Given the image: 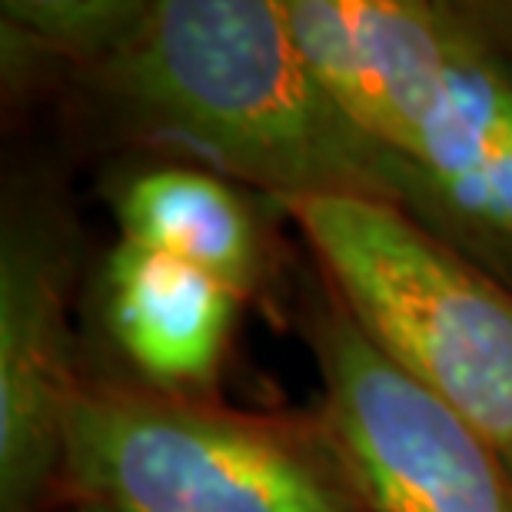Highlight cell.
Masks as SVG:
<instances>
[{
  "label": "cell",
  "mask_w": 512,
  "mask_h": 512,
  "mask_svg": "<svg viewBox=\"0 0 512 512\" xmlns=\"http://www.w3.org/2000/svg\"><path fill=\"white\" fill-rule=\"evenodd\" d=\"M124 240L177 256L217 276L233 293L260 280L263 243L247 203L227 183L200 170H150L117 197Z\"/></svg>",
  "instance_id": "ba28073f"
},
{
  "label": "cell",
  "mask_w": 512,
  "mask_h": 512,
  "mask_svg": "<svg viewBox=\"0 0 512 512\" xmlns=\"http://www.w3.org/2000/svg\"><path fill=\"white\" fill-rule=\"evenodd\" d=\"M67 270L40 230L7 227L0 247V512H30L60 469L70 376Z\"/></svg>",
  "instance_id": "8992f818"
},
{
  "label": "cell",
  "mask_w": 512,
  "mask_h": 512,
  "mask_svg": "<svg viewBox=\"0 0 512 512\" xmlns=\"http://www.w3.org/2000/svg\"><path fill=\"white\" fill-rule=\"evenodd\" d=\"M336 107L406 170L413 200L512 247V70L466 14L419 0H286Z\"/></svg>",
  "instance_id": "7a4b0ae2"
},
{
  "label": "cell",
  "mask_w": 512,
  "mask_h": 512,
  "mask_svg": "<svg viewBox=\"0 0 512 512\" xmlns=\"http://www.w3.org/2000/svg\"><path fill=\"white\" fill-rule=\"evenodd\" d=\"M140 7L117 0H17L4 4V27H14L34 47L94 67L124 40Z\"/></svg>",
  "instance_id": "9c48e42d"
},
{
  "label": "cell",
  "mask_w": 512,
  "mask_h": 512,
  "mask_svg": "<svg viewBox=\"0 0 512 512\" xmlns=\"http://www.w3.org/2000/svg\"><path fill=\"white\" fill-rule=\"evenodd\" d=\"M240 293L177 256L120 240L107 263L117 343L160 383H203L227 350Z\"/></svg>",
  "instance_id": "52a82bcc"
},
{
  "label": "cell",
  "mask_w": 512,
  "mask_h": 512,
  "mask_svg": "<svg viewBox=\"0 0 512 512\" xmlns=\"http://www.w3.org/2000/svg\"><path fill=\"white\" fill-rule=\"evenodd\" d=\"M94 74L143 127L280 203L413 200L406 170L310 74L286 0H153Z\"/></svg>",
  "instance_id": "6da1fadb"
},
{
  "label": "cell",
  "mask_w": 512,
  "mask_h": 512,
  "mask_svg": "<svg viewBox=\"0 0 512 512\" xmlns=\"http://www.w3.org/2000/svg\"><path fill=\"white\" fill-rule=\"evenodd\" d=\"M283 210L376 350L512 466V296L396 203L303 197Z\"/></svg>",
  "instance_id": "277c9868"
},
{
  "label": "cell",
  "mask_w": 512,
  "mask_h": 512,
  "mask_svg": "<svg viewBox=\"0 0 512 512\" xmlns=\"http://www.w3.org/2000/svg\"><path fill=\"white\" fill-rule=\"evenodd\" d=\"M70 512H117V509H107V506H100V503H80L77 509H70Z\"/></svg>",
  "instance_id": "8fae6325"
},
{
  "label": "cell",
  "mask_w": 512,
  "mask_h": 512,
  "mask_svg": "<svg viewBox=\"0 0 512 512\" xmlns=\"http://www.w3.org/2000/svg\"><path fill=\"white\" fill-rule=\"evenodd\" d=\"M60 469L84 503L117 512H370L323 423L167 389L80 386Z\"/></svg>",
  "instance_id": "3957f363"
},
{
  "label": "cell",
  "mask_w": 512,
  "mask_h": 512,
  "mask_svg": "<svg viewBox=\"0 0 512 512\" xmlns=\"http://www.w3.org/2000/svg\"><path fill=\"white\" fill-rule=\"evenodd\" d=\"M469 17L473 20H486V24H496L503 34L512 37V4H479L469 7Z\"/></svg>",
  "instance_id": "30bf717a"
},
{
  "label": "cell",
  "mask_w": 512,
  "mask_h": 512,
  "mask_svg": "<svg viewBox=\"0 0 512 512\" xmlns=\"http://www.w3.org/2000/svg\"><path fill=\"white\" fill-rule=\"evenodd\" d=\"M323 426L370 512H512V466L370 343L343 306L313 323Z\"/></svg>",
  "instance_id": "5b68a950"
}]
</instances>
